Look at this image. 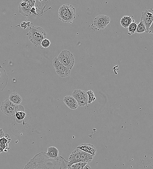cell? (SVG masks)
<instances>
[{
  "instance_id": "cell-1",
  "label": "cell",
  "mask_w": 153,
  "mask_h": 169,
  "mask_svg": "<svg viewBox=\"0 0 153 169\" xmlns=\"http://www.w3.org/2000/svg\"><path fill=\"white\" fill-rule=\"evenodd\" d=\"M68 164V161L61 156L51 159L46 153L42 152L31 159L24 169H71Z\"/></svg>"
},
{
  "instance_id": "cell-2",
  "label": "cell",
  "mask_w": 153,
  "mask_h": 169,
  "mask_svg": "<svg viewBox=\"0 0 153 169\" xmlns=\"http://www.w3.org/2000/svg\"><path fill=\"white\" fill-rule=\"evenodd\" d=\"M27 35L29 40L35 47L41 45L42 41L47 37L46 31L39 26L30 27Z\"/></svg>"
},
{
  "instance_id": "cell-3",
  "label": "cell",
  "mask_w": 153,
  "mask_h": 169,
  "mask_svg": "<svg viewBox=\"0 0 153 169\" xmlns=\"http://www.w3.org/2000/svg\"><path fill=\"white\" fill-rule=\"evenodd\" d=\"M58 13L59 19L64 23H71L76 18L75 8L69 4L61 6L59 9Z\"/></svg>"
},
{
  "instance_id": "cell-4",
  "label": "cell",
  "mask_w": 153,
  "mask_h": 169,
  "mask_svg": "<svg viewBox=\"0 0 153 169\" xmlns=\"http://www.w3.org/2000/svg\"><path fill=\"white\" fill-rule=\"evenodd\" d=\"M59 61L64 66L71 70L75 64L73 55L68 50H63L58 57Z\"/></svg>"
},
{
  "instance_id": "cell-5",
  "label": "cell",
  "mask_w": 153,
  "mask_h": 169,
  "mask_svg": "<svg viewBox=\"0 0 153 169\" xmlns=\"http://www.w3.org/2000/svg\"><path fill=\"white\" fill-rule=\"evenodd\" d=\"M19 105L15 104L7 99L2 102L1 109L3 113L8 117L14 116L17 112L22 111L19 110Z\"/></svg>"
},
{
  "instance_id": "cell-6",
  "label": "cell",
  "mask_w": 153,
  "mask_h": 169,
  "mask_svg": "<svg viewBox=\"0 0 153 169\" xmlns=\"http://www.w3.org/2000/svg\"><path fill=\"white\" fill-rule=\"evenodd\" d=\"M53 65L58 75L62 78H65L70 75L71 70L65 67L58 60V57L53 59Z\"/></svg>"
},
{
  "instance_id": "cell-7",
  "label": "cell",
  "mask_w": 153,
  "mask_h": 169,
  "mask_svg": "<svg viewBox=\"0 0 153 169\" xmlns=\"http://www.w3.org/2000/svg\"><path fill=\"white\" fill-rule=\"evenodd\" d=\"M72 96L76 100L79 106H83L88 105V99L87 91L80 90H75L72 94Z\"/></svg>"
},
{
  "instance_id": "cell-8",
  "label": "cell",
  "mask_w": 153,
  "mask_h": 169,
  "mask_svg": "<svg viewBox=\"0 0 153 169\" xmlns=\"http://www.w3.org/2000/svg\"><path fill=\"white\" fill-rule=\"evenodd\" d=\"M141 20H142L146 29L147 33H148L149 30L153 21V9L146 10L143 12L142 14Z\"/></svg>"
},
{
  "instance_id": "cell-9",
  "label": "cell",
  "mask_w": 153,
  "mask_h": 169,
  "mask_svg": "<svg viewBox=\"0 0 153 169\" xmlns=\"http://www.w3.org/2000/svg\"><path fill=\"white\" fill-rule=\"evenodd\" d=\"M83 151L76 148L73 151L69 158L68 165L70 167L72 165L76 163L82 162V154Z\"/></svg>"
},
{
  "instance_id": "cell-10",
  "label": "cell",
  "mask_w": 153,
  "mask_h": 169,
  "mask_svg": "<svg viewBox=\"0 0 153 169\" xmlns=\"http://www.w3.org/2000/svg\"><path fill=\"white\" fill-rule=\"evenodd\" d=\"M8 76L4 68L0 64V93L6 87Z\"/></svg>"
},
{
  "instance_id": "cell-11",
  "label": "cell",
  "mask_w": 153,
  "mask_h": 169,
  "mask_svg": "<svg viewBox=\"0 0 153 169\" xmlns=\"http://www.w3.org/2000/svg\"><path fill=\"white\" fill-rule=\"evenodd\" d=\"M11 140L10 136L8 134H6L4 137L0 139V153L6 152L10 149L9 144Z\"/></svg>"
},
{
  "instance_id": "cell-12",
  "label": "cell",
  "mask_w": 153,
  "mask_h": 169,
  "mask_svg": "<svg viewBox=\"0 0 153 169\" xmlns=\"http://www.w3.org/2000/svg\"><path fill=\"white\" fill-rule=\"evenodd\" d=\"M76 148L91 154L94 156L96 154V149L93 145L91 144H82L79 145Z\"/></svg>"
},
{
  "instance_id": "cell-13",
  "label": "cell",
  "mask_w": 153,
  "mask_h": 169,
  "mask_svg": "<svg viewBox=\"0 0 153 169\" xmlns=\"http://www.w3.org/2000/svg\"><path fill=\"white\" fill-rule=\"evenodd\" d=\"M31 8L27 4L25 0L21 2L19 6V10L20 14L23 16L29 17L32 14Z\"/></svg>"
},
{
  "instance_id": "cell-14",
  "label": "cell",
  "mask_w": 153,
  "mask_h": 169,
  "mask_svg": "<svg viewBox=\"0 0 153 169\" xmlns=\"http://www.w3.org/2000/svg\"><path fill=\"white\" fill-rule=\"evenodd\" d=\"M63 101L65 105L71 110H75L79 106L76 100L73 96L65 97Z\"/></svg>"
},
{
  "instance_id": "cell-15",
  "label": "cell",
  "mask_w": 153,
  "mask_h": 169,
  "mask_svg": "<svg viewBox=\"0 0 153 169\" xmlns=\"http://www.w3.org/2000/svg\"><path fill=\"white\" fill-rule=\"evenodd\" d=\"M48 1H36L35 7L36 9V15L42 16L45 7L47 4Z\"/></svg>"
},
{
  "instance_id": "cell-16",
  "label": "cell",
  "mask_w": 153,
  "mask_h": 169,
  "mask_svg": "<svg viewBox=\"0 0 153 169\" xmlns=\"http://www.w3.org/2000/svg\"><path fill=\"white\" fill-rule=\"evenodd\" d=\"M8 99L11 102L17 105H20L23 100L22 97L19 94L15 93H11Z\"/></svg>"
},
{
  "instance_id": "cell-17",
  "label": "cell",
  "mask_w": 153,
  "mask_h": 169,
  "mask_svg": "<svg viewBox=\"0 0 153 169\" xmlns=\"http://www.w3.org/2000/svg\"><path fill=\"white\" fill-rule=\"evenodd\" d=\"M58 150L55 147H50L48 148L47 156L51 159H55L58 157Z\"/></svg>"
},
{
  "instance_id": "cell-18",
  "label": "cell",
  "mask_w": 153,
  "mask_h": 169,
  "mask_svg": "<svg viewBox=\"0 0 153 169\" xmlns=\"http://www.w3.org/2000/svg\"><path fill=\"white\" fill-rule=\"evenodd\" d=\"M132 22V19L131 16H125L122 18L121 20L120 23L123 27L127 28Z\"/></svg>"
},
{
  "instance_id": "cell-19",
  "label": "cell",
  "mask_w": 153,
  "mask_h": 169,
  "mask_svg": "<svg viewBox=\"0 0 153 169\" xmlns=\"http://www.w3.org/2000/svg\"><path fill=\"white\" fill-rule=\"evenodd\" d=\"M106 16L104 15H100L96 17L93 22L92 25L95 26L97 29H99L102 22Z\"/></svg>"
},
{
  "instance_id": "cell-20",
  "label": "cell",
  "mask_w": 153,
  "mask_h": 169,
  "mask_svg": "<svg viewBox=\"0 0 153 169\" xmlns=\"http://www.w3.org/2000/svg\"><path fill=\"white\" fill-rule=\"evenodd\" d=\"M146 32V26L142 20L140 19V23L137 25L136 32L137 33L141 34Z\"/></svg>"
},
{
  "instance_id": "cell-21",
  "label": "cell",
  "mask_w": 153,
  "mask_h": 169,
  "mask_svg": "<svg viewBox=\"0 0 153 169\" xmlns=\"http://www.w3.org/2000/svg\"><path fill=\"white\" fill-rule=\"evenodd\" d=\"M137 24V23L135 22H132L128 27L129 33L128 34L131 35L135 33L136 32Z\"/></svg>"
},
{
  "instance_id": "cell-22",
  "label": "cell",
  "mask_w": 153,
  "mask_h": 169,
  "mask_svg": "<svg viewBox=\"0 0 153 169\" xmlns=\"http://www.w3.org/2000/svg\"><path fill=\"white\" fill-rule=\"evenodd\" d=\"M88 163L85 162L77 163L72 165L70 167L71 169H83Z\"/></svg>"
},
{
  "instance_id": "cell-23",
  "label": "cell",
  "mask_w": 153,
  "mask_h": 169,
  "mask_svg": "<svg viewBox=\"0 0 153 169\" xmlns=\"http://www.w3.org/2000/svg\"><path fill=\"white\" fill-rule=\"evenodd\" d=\"M25 112L23 111H17L14 115L18 120L21 121L23 120L26 116Z\"/></svg>"
},
{
  "instance_id": "cell-24",
  "label": "cell",
  "mask_w": 153,
  "mask_h": 169,
  "mask_svg": "<svg viewBox=\"0 0 153 169\" xmlns=\"http://www.w3.org/2000/svg\"><path fill=\"white\" fill-rule=\"evenodd\" d=\"M110 21V18L106 16L102 22L99 29H103L105 28L107 25H109Z\"/></svg>"
},
{
  "instance_id": "cell-25",
  "label": "cell",
  "mask_w": 153,
  "mask_h": 169,
  "mask_svg": "<svg viewBox=\"0 0 153 169\" xmlns=\"http://www.w3.org/2000/svg\"><path fill=\"white\" fill-rule=\"evenodd\" d=\"M87 93L88 95V104H91L96 99L94 93L91 90L87 91Z\"/></svg>"
},
{
  "instance_id": "cell-26",
  "label": "cell",
  "mask_w": 153,
  "mask_h": 169,
  "mask_svg": "<svg viewBox=\"0 0 153 169\" xmlns=\"http://www.w3.org/2000/svg\"><path fill=\"white\" fill-rule=\"evenodd\" d=\"M51 42L50 40L48 39H45L42 41L41 43V46L45 48L49 47L50 45Z\"/></svg>"
},
{
  "instance_id": "cell-27",
  "label": "cell",
  "mask_w": 153,
  "mask_h": 169,
  "mask_svg": "<svg viewBox=\"0 0 153 169\" xmlns=\"http://www.w3.org/2000/svg\"><path fill=\"white\" fill-rule=\"evenodd\" d=\"M25 1L31 8L35 7L36 1H33V0L26 1V0H25Z\"/></svg>"
},
{
  "instance_id": "cell-28",
  "label": "cell",
  "mask_w": 153,
  "mask_h": 169,
  "mask_svg": "<svg viewBox=\"0 0 153 169\" xmlns=\"http://www.w3.org/2000/svg\"><path fill=\"white\" fill-rule=\"evenodd\" d=\"M20 26L21 27L23 28V29H26L27 27V23L26 22H23L21 23Z\"/></svg>"
},
{
  "instance_id": "cell-29",
  "label": "cell",
  "mask_w": 153,
  "mask_h": 169,
  "mask_svg": "<svg viewBox=\"0 0 153 169\" xmlns=\"http://www.w3.org/2000/svg\"><path fill=\"white\" fill-rule=\"evenodd\" d=\"M5 135L4 132L2 129L0 128V139L4 137Z\"/></svg>"
},
{
  "instance_id": "cell-30",
  "label": "cell",
  "mask_w": 153,
  "mask_h": 169,
  "mask_svg": "<svg viewBox=\"0 0 153 169\" xmlns=\"http://www.w3.org/2000/svg\"><path fill=\"white\" fill-rule=\"evenodd\" d=\"M148 33L153 34V21L149 29Z\"/></svg>"
},
{
  "instance_id": "cell-31",
  "label": "cell",
  "mask_w": 153,
  "mask_h": 169,
  "mask_svg": "<svg viewBox=\"0 0 153 169\" xmlns=\"http://www.w3.org/2000/svg\"><path fill=\"white\" fill-rule=\"evenodd\" d=\"M31 12L32 14L36 15V9L35 7L32 8L31 10Z\"/></svg>"
},
{
  "instance_id": "cell-32",
  "label": "cell",
  "mask_w": 153,
  "mask_h": 169,
  "mask_svg": "<svg viewBox=\"0 0 153 169\" xmlns=\"http://www.w3.org/2000/svg\"><path fill=\"white\" fill-rule=\"evenodd\" d=\"M83 169H92L90 166L88 165H86Z\"/></svg>"
},
{
  "instance_id": "cell-33",
  "label": "cell",
  "mask_w": 153,
  "mask_h": 169,
  "mask_svg": "<svg viewBox=\"0 0 153 169\" xmlns=\"http://www.w3.org/2000/svg\"><path fill=\"white\" fill-rule=\"evenodd\" d=\"M27 24L28 26H29L30 25V22H28L27 23Z\"/></svg>"
}]
</instances>
